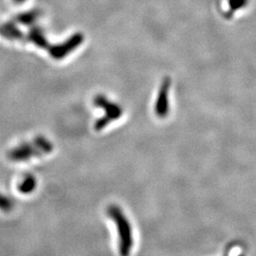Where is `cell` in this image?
I'll list each match as a JSON object with an SVG mask.
<instances>
[{"label": "cell", "instance_id": "6da1fadb", "mask_svg": "<svg viewBox=\"0 0 256 256\" xmlns=\"http://www.w3.org/2000/svg\"><path fill=\"white\" fill-rule=\"evenodd\" d=\"M108 214L114 221L119 234V252L120 256H129L133 248L134 240L130 222L124 212L116 205H110Z\"/></svg>", "mask_w": 256, "mask_h": 256}, {"label": "cell", "instance_id": "7a4b0ae2", "mask_svg": "<svg viewBox=\"0 0 256 256\" xmlns=\"http://www.w3.org/2000/svg\"><path fill=\"white\" fill-rule=\"evenodd\" d=\"M52 150L54 146L48 140L44 137H38L32 142L23 144L10 150L8 153V158L14 162H22L30 160L32 158L52 153Z\"/></svg>", "mask_w": 256, "mask_h": 256}, {"label": "cell", "instance_id": "3957f363", "mask_svg": "<svg viewBox=\"0 0 256 256\" xmlns=\"http://www.w3.org/2000/svg\"><path fill=\"white\" fill-rule=\"evenodd\" d=\"M172 81L169 77H165L162 81L155 104V113L160 118H165L169 113V90Z\"/></svg>", "mask_w": 256, "mask_h": 256}, {"label": "cell", "instance_id": "277c9868", "mask_svg": "<svg viewBox=\"0 0 256 256\" xmlns=\"http://www.w3.org/2000/svg\"><path fill=\"white\" fill-rule=\"evenodd\" d=\"M100 106H101L102 108H104L106 110V115L96 122V126H95L96 130H102V128H106L112 120L119 119L120 115H122V108H120L118 104H111V102H108L106 101V100H102Z\"/></svg>", "mask_w": 256, "mask_h": 256}, {"label": "cell", "instance_id": "5b68a950", "mask_svg": "<svg viewBox=\"0 0 256 256\" xmlns=\"http://www.w3.org/2000/svg\"><path fill=\"white\" fill-rule=\"evenodd\" d=\"M36 176L30 174H25L22 182L18 184V191L23 194H28L36 189Z\"/></svg>", "mask_w": 256, "mask_h": 256}, {"label": "cell", "instance_id": "8992f818", "mask_svg": "<svg viewBox=\"0 0 256 256\" xmlns=\"http://www.w3.org/2000/svg\"><path fill=\"white\" fill-rule=\"evenodd\" d=\"M248 3V0H228L229 9L224 14L225 18L230 19L238 10L245 8Z\"/></svg>", "mask_w": 256, "mask_h": 256}, {"label": "cell", "instance_id": "52a82bcc", "mask_svg": "<svg viewBox=\"0 0 256 256\" xmlns=\"http://www.w3.org/2000/svg\"><path fill=\"white\" fill-rule=\"evenodd\" d=\"M14 208V202L10 200L8 196L2 194L0 192V210L4 212H9Z\"/></svg>", "mask_w": 256, "mask_h": 256}, {"label": "cell", "instance_id": "ba28073f", "mask_svg": "<svg viewBox=\"0 0 256 256\" xmlns=\"http://www.w3.org/2000/svg\"></svg>", "mask_w": 256, "mask_h": 256}]
</instances>
